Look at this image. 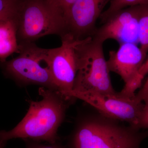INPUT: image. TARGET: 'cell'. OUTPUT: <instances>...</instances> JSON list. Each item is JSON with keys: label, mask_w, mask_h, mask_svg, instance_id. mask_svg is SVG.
Returning a JSON list of instances; mask_svg holds the SVG:
<instances>
[{"label": "cell", "mask_w": 148, "mask_h": 148, "mask_svg": "<svg viewBox=\"0 0 148 148\" xmlns=\"http://www.w3.org/2000/svg\"><path fill=\"white\" fill-rule=\"evenodd\" d=\"M5 147H4V146L1 145H0V148H5Z\"/></svg>", "instance_id": "ffe728a7"}, {"label": "cell", "mask_w": 148, "mask_h": 148, "mask_svg": "<svg viewBox=\"0 0 148 148\" xmlns=\"http://www.w3.org/2000/svg\"><path fill=\"white\" fill-rule=\"evenodd\" d=\"M20 0H0V17L17 12Z\"/></svg>", "instance_id": "5bb4252c"}, {"label": "cell", "mask_w": 148, "mask_h": 148, "mask_svg": "<svg viewBox=\"0 0 148 148\" xmlns=\"http://www.w3.org/2000/svg\"><path fill=\"white\" fill-rule=\"evenodd\" d=\"M48 49L33 42L19 43V55L9 61H0V66L5 76L17 82L39 85L58 92L48 66Z\"/></svg>", "instance_id": "5b68a950"}, {"label": "cell", "mask_w": 148, "mask_h": 148, "mask_svg": "<svg viewBox=\"0 0 148 148\" xmlns=\"http://www.w3.org/2000/svg\"><path fill=\"white\" fill-rule=\"evenodd\" d=\"M111 0H77L65 16V34L75 39L82 40L93 35L96 22Z\"/></svg>", "instance_id": "9c48e42d"}, {"label": "cell", "mask_w": 148, "mask_h": 148, "mask_svg": "<svg viewBox=\"0 0 148 148\" xmlns=\"http://www.w3.org/2000/svg\"><path fill=\"white\" fill-rule=\"evenodd\" d=\"M27 148H64L57 143L54 144H49L48 145H42L38 143H29Z\"/></svg>", "instance_id": "ac0fdd59"}, {"label": "cell", "mask_w": 148, "mask_h": 148, "mask_svg": "<svg viewBox=\"0 0 148 148\" xmlns=\"http://www.w3.org/2000/svg\"><path fill=\"white\" fill-rule=\"evenodd\" d=\"M131 125L100 115L80 119L72 138L73 148H140L148 137V131L140 132Z\"/></svg>", "instance_id": "7a4b0ae2"}, {"label": "cell", "mask_w": 148, "mask_h": 148, "mask_svg": "<svg viewBox=\"0 0 148 148\" xmlns=\"http://www.w3.org/2000/svg\"><path fill=\"white\" fill-rule=\"evenodd\" d=\"M59 47L48 49L47 64L58 92L69 101L77 73L75 47L79 40L69 34L61 36Z\"/></svg>", "instance_id": "52a82bcc"}, {"label": "cell", "mask_w": 148, "mask_h": 148, "mask_svg": "<svg viewBox=\"0 0 148 148\" xmlns=\"http://www.w3.org/2000/svg\"><path fill=\"white\" fill-rule=\"evenodd\" d=\"M148 73V58L145 61L143 66L140 68L138 74V78L140 81H143L145 76Z\"/></svg>", "instance_id": "d6986e66"}, {"label": "cell", "mask_w": 148, "mask_h": 148, "mask_svg": "<svg viewBox=\"0 0 148 148\" xmlns=\"http://www.w3.org/2000/svg\"><path fill=\"white\" fill-rule=\"evenodd\" d=\"M58 10L64 18L66 12L77 0H48Z\"/></svg>", "instance_id": "9a60e30c"}, {"label": "cell", "mask_w": 148, "mask_h": 148, "mask_svg": "<svg viewBox=\"0 0 148 148\" xmlns=\"http://www.w3.org/2000/svg\"><path fill=\"white\" fill-rule=\"evenodd\" d=\"M139 5H148V0H111L108 8L103 11L99 18L102 23L110 15L118 11Z\"/></svg>", "instance_id": "4fadbf2b"}, {"label": "cell", "mask_w": 148, "mask_h": 148, "mask_svg": "<svg viewBox=\"0 0 148 148\" xmlns=\"http://www.w3.org/2000/svg\"><path fill=\"white\" fill-rule=\"evenodd\" d=\"M135 97L139 101L142 102L148 100V77L143 87L135 94Z\"/></svg>", "instance_id": "e0dca14e"}, {"label": "cell", "mask_w": 148, "mask_h": 148, "mask_svg": "<svg viewBox=\"0 0 148 148\" xmlns=\"http://www.w3.org/2000/svg\"><path fill=\"white\" fill-rule=\"evenodd\" d=\"M146 57L137 44L125 43L117 50L110 51L107 64L110 72L119 75L127 85L138 75Z\"/></svg>", "instance_id": "30bf717a"}, {"label": "cell", "mask_w": 148, "mask_h": 148, "mask_svg": "<svg viewBox=\"0 0 148 148\" xmlns=\"http://www.w3.org/2000/svg\"><path fill=\"white\" fill-rule=\"evenodd\" d=\"M17 13L0 17V61L18 53Z\"/></svg>", "instance_id": "8fae6325"}, {"label": "cell", "mask_w": 148, "mask_h": 148, "mask_svg": "<svg viewBox=\"0 0 148 148\" xmlns=\"http://www.w3.org/2000/svg\"><path fill=\"white\" fill-rule=\"evenodd\" d=\"M72 99H79L89 104L107 117L126 122L138 129L139 121L144 104L135 96L128 97L115 94H103L95 92H79L73 91ZM140 130V129H139Z\"/></svg>", "instance_id": "8992f818"}, {"label": "cell", "mask_w": 148, "mask_h": 148, "mask_svg": "<svg viewBox=\"0 0 148 148\" xmlns=\"http://www.w3.org/2000/svg\"><path fill=\"white\" fill-rule=\"evenodd\" d=\"M39 93L41 100L28 101L29 110L16 127L9 131L0 130V145L5 147L9 140L16 138L57 143V131L70 101L58 91L43 87L40 88Z\"/></svg>", "instance_id": "6da1fadb"}, {"label": "cell", "mask_w": 148, "mask_h": 148, "mask_svg": "<svg viewBox=\"0 0 148 148\" xmlns=\"http://www.w3.org/2000/svg\"><path fill=\"white\" fill-rule=\"evenodd\" d=\"M18 44L49 35L65 34L64 17L48 0H20L17 13Z\"/></svg>", "instance_id": "277c9868"}, {"label": "cell", "mask_w": 148, "mask_h": 148, "mask_svg": "<svg viewBox=\"0 0 148 148\" xmlns=\"http://www.w3.org/2000/svg\"><path fill=\"white\" fill-rule=\"evenodd\" d=\"M138 39L140 49L146 56L148 52V5H141L139 20Z\"/></svg>", "instance_id": "7c38bea8"}, {"label": "cell", "mask_w": 148, "mask_h": 148, "mask_svg": "<svg viewBox=\"0 0 148 148\" xmlns=\"http://www.w3.org/2000/svg\"><path fill=\"white\" fill-rule=\"evenodd\" d=\"M138 128L148 129V100L145 102L138 124Z\"/></svg>", "instance_id": "2e32d148"}, {"label": "cell", "mask_w": 148, "mask_h": 148, "mask_svg": "<svg viewBox=\"0 0 148 148\" xmlns=\"http://www.w3.org/2000/svg\"><path fill=\"white\" fill-rule=\"evenodd\" d=\"M103 43L91 37L79 40L75 47L77 70L73 91L116 93L104 55Z\"/></svg>", "instance_id": "3957f363"}, {"label": "cell", "mask_w": 148, "mask_h": 148, "mask_svg": "<svg viewBox=\"0 0 148 148\" xmlns=\"http://www.w3.org/2000/svg\"><path fill=\"white\" fill-rule=\"evenodd\" d=\"M141 5L123 9L111 14L97 28L92 38L104 43L114 40L119 45L125 43H139V20Z\"/></svg>", "instance_id": "ba28073f"}]
</instances>
